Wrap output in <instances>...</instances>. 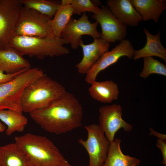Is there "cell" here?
<instances>
[{"mask_svg": "<svg viewBox=\"0 0 166 166\" xmlns=\"http://www.w3.org/2000/svg\"><path fill=\"white\" fill-rule=\"evenodd\" d=\"M29 114L42 128L59 135L81 125L83 110L78 100L66 91L47 106Z\"/></svg>", "mask_w": 166, "mask_h": 166, "instance_id": "cell-1", "label": "cell"}, {"mask_svg": "<svg viewBox=\"0 0 166 166\" xmlns=\"http://www.w3.org/2000/svg\"><path fill=\"white\" fill-rule=\"evenodd\" d=\"M14 140L33 166H71L53 141L45 136L28 133L15 136Z\"/></svg>", "mask_w": 166, "mask_h": 166, "instance_id": "cell-2", "label": "cell"}, {"mask_svg": "<svg viewBox=\"0 0 166 166\" xmlns=\"http://www.w3.org/2000/svg\"><path fill=\"white\" fill-rule=\"evenodd\" d=\"M66 92L62 85L45 74L25 89L21 100L22 112L30 114L43 109Z\"/></svg>", "mask_w": 166, "mask_h": 166, "instance_id": "cell-3", "label": "cell"}, {"mask_svg": "<svg viewBox=\"0 0 166 166\" xmlns=\"http://www.w3.org/2000/svg\"><path fill=\"white\" fill-rule=\"evenodd\" d=\"M68 44L61 37L55 36L40 38L26 36H14L10 47L19 51L23 56L36 57L39 59L46 57H53L68 54L69 50L64 45Z\"/></svg>", "mask_w": 166, "mask_h": 166, "instance_id": "cell-4", "label": "cell"}, {"mask_svg": "<svg viewBox=\"0 0 166 166\" xmlns=\"http://www.w3.org/2000/svg\"><path fill=\"white\" fill-rule=\"evenodd\" d=\"M45 74L38 67L30 68L13 79L0 84V110L10 109L22 113L21 100L25 88Z\"/></svg>", "mask_w": 166, "mask_h": 166, "instance_id": "cell-5", "label": "cell"}, {"mask_svg": "<svg viewBox=\"0 0 166 166\" xmlns=\"http://www.w3.org/2000/svg\"><path fill=\"white\" fill-rule=\"evenodd\" d=\"M52 19L51 17L23 6L16 25L14 36H53L51 24Z\"/></svg>", "mask_w": 166, "mask_h": 166, "instance_id": "cell-6", "label": "cell"}, {"mask_svg": "<svg viewBox=\"0 0 166 166\" xmlns=\"http://www.w3.org/2000/svg\"><path fill=\"white\" fill-rule=\"evenodd\" d=\"M84 128L87 132V139L85 140L80 138L78 142L87 152L89 157V166H103L111 142L99 125L93 124Z\"/></svg>", "mask_w": 166, "mask_h": 166, "instance_id": "cell-7", "label": "cell"}, {"mask_svg": "<svg viewBox=\"0 0 166 166\" xmlns=\"http://www.w3.org/2000/svg\"><path fill=\"white\" fill-rule=\"evenodd\" d=\"M22 6L21 0H0V50L10 47Z\"/></svg>", "mask_w": 166, "mask_h": 166, "instance_id": "cell-8", "label": "cell"}, {"mask_svg": "<svg viewBox=\"0 0 166 166\" xmlns=\"http://www.w3.org/2000/svg\"><path fill=\"white\" fill-rule=\"evenodd\" d=\"M98 23H91L86 13L78 19L71 18L61 33V37L66 40L73 49H76L83 41L82 36L89 35L94 39L101 38V34L97 30Z\"/></svg>", "mask_w": 166, "mask_h": 166, "instance_id": "cell-9", "label": "cell"}, {"mask_svg": "<svg viewBox=\"0 0 166 166\" xmlns=\"http://www.w3.org/2000/svg\"><path fill=\"white\" fill-rule=\"evenodd\" d=\"M99 111V125L110 142L114 140L116 133L120 129L126 132L132 130V125L122 118V108L120 105L113 104L101 106Z\"/></svg>", "mask_w": 166, "mask_h": 166, "instance_id": "cell-10", "label": "cell"}, {"mask_svg": "<svg viewBox=\"0 0 166 166\" xmlns=\"http://www.w3.org/2000/svg\"><path fill=\"white\" fill-rule=\"evenodd\" d=\"M134 51L130 41L124 39L111 51L105 53L100 57L86 74L85 81L91 84L96 81L100 72L117 62L121 57L132 58Z\"/></svg>", "mask_w": 166, "mask_h": 166, "instance_id": "cell-11", "label": "cell"}, {"mask_svg": "<svg viewBox=\"0 0 166 166\" xmlns=\"http://www.w3.org/2000/svg\"><path fill=\"white\" fill-rule=\"evenodd\" d=\"M92 17L101 26V38L109 43L124 39L127 26L116 18L107 6H102L99 12Z\"/></svg>", "mask_w": 166, "mask_h": 166, "instance_id": "cell-12", "label": "cell"}, {"mask_svg": "<svg viewBox=\"0 0 166 166\" xmlns=\"http://www.w3.org/2000/svg\"><path fill=\"white\" fill-rule=\"evenodd\" d=\"M80 46L82 49L83 57L75 66L79 73L86 74L100 57L108 51L110 43L99 38L94 39L92 43L88 44H84L82 41Z\"/></svg>", "mask_w": 166, "mask_h": 166, "instance_id": "cell-13", "label": "cell"}, {"mask_svg": "<svg viewBox=\"0 0 166 166\" xmlns=\"http://www.w3.org/2000/svg\"><path fill=\"white\" fill-rule=\"evenodd\" d=\"M106 3L114 16L127 26H136L142 20L130 0H108Z\"/></svg>", "mask_w": 166, "mask_h": 166, "instance_id": "cell-14", "label": "cell"}, {"mask_svg": "<svg viewBox=\"0 0 166 166\" xmlns=\"http://www.w3.org/2000/svg\"><path fill=\"white\" fill-rule=\"evenodd\" d=\"M31 68L30 62L15 49L0 50V68L7 74H14Z\"/></svg>", "mask_w": 166, "mask_h": 166, "instance_id": "cell-15", "label": "cell"}, {"mask_svg": "<svg viewBox=\"0 0 166 166\" xmlns=\"http://www.w3.org/2000/svg\"><path fill=\"white\" fill-rule=\"evenodd\" d=\"M144 31L146 37V44L140 49L135 50L132 57L133 60L156 56L160 58L166 62V49L161 42L160 30L155 35L151 34L146 28L144 29Z\"/></svg>", "mask_w": 166, "mask_h": 166, "instance_id": "cell-16", "label": "cell"}, {"mask_svg": "<svg viewBox=\"0 0 166 166\" xmlns=\"http://www.w3.org/2000/svg\"><path fill=\"white\" fill-rule=\"evenodd\" d=\"M0 166H33L24 151L16 143L0 147Z\"/></svg>", "mask_w": 166, "mask_h": 166, "instance_id": "cell-17", "label": "cell"}, {"mask_svg": "<svg viewBox=\"0 0 166 166\" xmlns=\"http://www.w3.org/2000/svg\"><path fill=\"white\" fill-rule=\"evenodd\" d=\"M142 20H152L157 23L163 11L166 9L165 0H130Z\"/></svg>", "mask_w": 166, "mask_h": 166, "instance_id": "cell-18", "label": "cell"}, {"mask_svg": "<svg viewBox=\"0 0 166 166\" xmlns=\"http://www.w3.org/2000/svg\"><path fill=\"white\" fill-rule=\"evenodd\" d=\"M91 84L88 91L91 96L96 100L103 103H110L118 99V87L113 81H95Z\"/></svg>", "mask_w": 166, "mask_h": 166, "instance_id": "cell-19", "label": "cell"}, {"mask_svg": "<svg viewBox=\"0 0 166 166\" xmlns=\"http://www.w3.org/2000/svg\"><path fill=\"white\" fill-rule=\"evenodd\" d=\"M121 140L116 138L110 143L107 157L103 166H139L140 160L124 154L121 148Z\"/></svg>", "mask_w": 166, "mask_h": 166, "instance_id": "cell-20", "label": "cell"}, {"mask_svg": "<svg viewBox=\"0 0 166 166\" xmlns=\"http://www.w3.org/2000/svg\"><path fill=\"white\" fill-rule=\"evenodd\" d=\"M0 120L6 125V132L9 136L15 132L23 131L28 123L27 118L22 113L10 109L0 110Z\"/></svg>", "mask_w": 166, "mask_h": 166, "instance_id": "cell-21", "label": "cell"}, {"mask_svg": "<svg viewBox=\"0 0 166 166\" xmlns=\"http://www.w3.org/2000/svg\"><path fill=\"white\" fill-rule=\"evenodd\" d=\"M73 15L71 5L61 2L51 22V28L54 36L61 37V33Z\"/></svg>", "mask_w": 166, "mask_h": 166, "instance_id": "cell-22", "label": "cell"}, {"mask_svg": "<svg viewBox=\"0 0 166 166\" xmlns=\"http://www.w3.org/2000/svg\"><path fill=\"white\" fill-rule=\"evenodd\" d=\"M24 6L50 17L54 16L61 1L48 0H21Z\"/></svg>", "mask_w": 166, "mask_h": 166, "instance_id": "cell-23", "label": "cell"}, {"mask_svg": "<svg viewBox=\"0 0 166 166\" xmlns=\"http://www.w3.org/2000/svg\"><path fill=\"white\" fill-rule=\"evenodd\" d=\"M143 69L139 74L142 78H146L150 74H157L166 76V66L163 63L152 57L143 58Z\"/></svg>", "mask_w": 166, "mask_h": 166, "instance_id": "cell-24", "label": "cell"}, {"mask_svg": "<svg viewBox=\"0 0 166 166\" xmlns=\"http://www.w3.org/2000/svg\"><path fill=\"white\" fill-rule=\"evenodd\" d=\"M61 2L70 4L73 14L81 15L82 13L90 12L93 14L98 13L100 8L95 6L90 0H62Z\"/></svg>", "mask_w": 166, "mask_h": 166, "instance_id": "cell-25", "label": "cell"}, {"mask_svg": "<svg viewBox=\"0 0 166 166\" xmlns=\"http://www.w3.org/2000/svg\"><path fill=\"white\" fill-rule=\"evenodd\" d=\"M26 70L14 74H7L0 68V84L10 81Z\"/></svg>", "mask_w": 166, "mask_h": 166, "instance_id": "cell-26", "label": "cell"}, {"mask_svg": "<svg viewBox=\"0 0 166 166\" xmlns=\"http://www.w3.org/2000/svg\"><path fill=\"white\" fill-rule=\"evenodd\" d=\"M156 146L161 150L162 153L163 157L162 163L166 166V141L158 139Z\"/></svg>", "mask_w": 166, "mask_h": 166, "instance_id": "cell-27", "label": "cell"}, {"mask_svg": "<svg viewBox=\"0 0 166 166\" xmlns=\"http://www.w3.org/2000/svg\"><path fill=\"white\" fill-rule=\"evenodd\" d=\"M149 129L150 131V135L156 136L158 138V140L166 141V135L159 133L151 128H150Z\"/></svg>", "mask_w": 166, "mask_h": 166, "instance_id": "cell-28", "label": "cell"}, {"mask_svg": "<svg viewBox=\"0 0 166 166\" xmlns=\"http://www.w3.org/2000/svg\"><path fill=\"white\" fill-rule=\"evenodd\" d=\"M93 4L95 6H98L101 5L102 3L100 0H91Z\"/></svg>", "mask_w": 166, "mask_h": 166, "instance_id": "cell-29", "label": "cell"}, {"mask_svg": "<svg viewBox=\"0 0 166 166\" xmlns=\"http://www.w3.org/2000/svg\"><path fill=\"white\" fill-rule=\"evenodd\" d=\"M6 129V128L5 124L0 121V133L4 131Z\"/></svg>", "mask_w": 166, "mask_h": 166, "instance_id": "cell-30", "label": "cell"}]
</instances>
